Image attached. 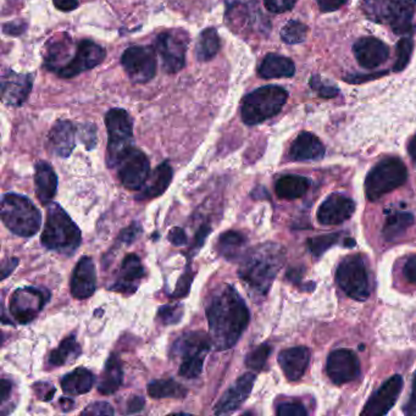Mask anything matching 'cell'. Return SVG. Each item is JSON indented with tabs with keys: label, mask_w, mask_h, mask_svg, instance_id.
Returning <instances> with one entry per match:
<instances>
[{
	"label": "cell",
	"mask_w": 416,
	"mask_h": 416,
	"mask_svg": "<svg viewBox=\"0 0 416 416\" xmlns=\"http://www.w3.org/2000/svg\"><path fill=\"white\" fill-rule=\"evenodd\" d=\"M209 336L216 351L237 344L249 323V310L239 293L230 285L218 288L207 309Z\"/></svg>",
	"instance_id": "obj_1"
},
{
	"label": "cell",
	"mask_w": 416,
	"mask_h": 416,
	"mask_svg": "<svg viewBox=\"0 0 416 416\" xmlns=\"http://www.w3.org/2000/svg\"><path fill=\"white\" fill-rule=\"evenodd\" d=\"M286 253L280 244L265 243L243 258L238 276L255 297H265L285 264Z\"/></svg>",
	"instance_id": "obj_2"
},
{
	"label": "cell",
	"mask_w": 416,
	"mask_h": 416,
	"mask_svg": "<svg viewBox=\"0 0 416 416\" xmlns=\"http://www.w3.org/2000/svg\"><path fill=\"white\" fill-rule=\"evenodd\" d=\"M42 244L65 255H72L81 244L79 228L58 204H50L48 208Z\"/></svg>",
	"instance_id": "obj_3"
},
{
	"label": "cell",
	"mask_w": 416,
	"mask_h": 416,
	"mask_svg": "<svg viewBox=\"0 0 416 416\" xmlns=\"http://www.w3.org/2000/svg\"><path fill=\"white\" fill-rule=\"evenodd\" d=\"M369 20L387 25L397 35H406L413 29L416 0H360Z\"/></svg>",
	"instance_id": "obj_4"
},
{
	"label": "cell",
	"mask_w": 416,
	"mask_h": 416,
	"mask_svg": "<svg viewBox=\"0 0 416 416\" xmlns=\"http://www.w3.org/2000/svg\"><path fill=\"white\" fill-rule=\"evenodd\" d=\"M288 99L287 90L278 86H264L243 98L241 116L249 126L271 119L282 110Z\"/></svg>",
	"instance_id": "obj_5"
},
{
	"label": "cell",
	"mask_w": 416,
	"mask_h": 416,
	"mask_svg": "<svg viewBox=\"0 0 416 416\" xmlns=\"http://www.w3.org/2000/svg\"><path fill=\"white\" fill-rule=\"evenodd\" d=\"M1 220L14 234L29 238L38 232L42 215L30 199L20 194L6 193L1 199Z\"/></svg>",
	"instance_id": "obj_6"
},
{
	"label": "cell",
	"mask_w": 416,
	"mask_h": 416,
	"mask_svg": "<svg viewBox=\"0 0 416 416\" xmlns=\"http://www.w3.org/2000/svg\"><path fill=\"white\" fill-rule=\"evenodd\" d=\"M213 347L211 338L204 332H189L175 342L173 354L181 358L179 374L184 378H197L203 370L204 360Z\"/></svg>",
	"instance_id": "obj_7"
},
{
	"label": "cell",
	"mask_w": 416,
	"mask_h": 416,
	"mask_svg": "<svg viewBox=\"0 0 416 416\" xmlns=\"http://www.w3.org/2000/svg\"><path fill=\"white\" fill-rule=\"evenodd\" d=\"M408 179L406 165L398 158H387L372 168L365 179V194L369 200H377L401 187Z\"/></svg>",
	"instance_id": "obj_8"
},
{
	"label": "cell",
	"mask_w": 416,
	"mask_h": 416,
	"mask_svg": "<svg viewBox=\"0 0 416 416\" xmlns=\"http://www.w3.org/2000/svg\"><path fill=\"white\" fill-rule=\"evenodd\" d=\"M105 126L109 134L106 163L114 168L120 158L134 147V121L126 110L114 108L105 115Z\"/></svg>",
	"instance_id": "obj_9"
},
{
	"label": "cell",
	"mask_w": 416,
	"mask_h": 416,
	"mask_svg": "<svg viewBox=\"0 0 416 416\" xmlns=\"http://www.w3.org/2000/svg\"><path fill=\"white\" fill-rule=\"evenodd\" d=\"M336 281L348 297L364 302L370 297L367 265L362 257H347L338 265Z\"/></svg>",
	"instance_id": "obj_10"
},
{
	"label": "cell",
	"mask_w": 416,
	"mask_h": 416,
	"mask_svg": "<svg viewBox=\"0 0 416 416\" xmlns=\"http://www.w3.org/2000/svg\"><path fill=\"white\" fill-rule=\"evenodd\" d=\"M189 37L184 31H165L155 40V50L161 58L163 69L168 74H176L186 65Z\"/></svg>",
	"instance_id": "obj_11"
},
{
	"label": "cell",
	"mask_w": 416,
	"mask_h": 416,
	"mask_svg": "<svg viewBox=\"0 0 416 416\" xmlns=\"http://www.w3.org/2000/svg\"><path fill=\"white\" fill-rule=\"evenodd\" d=\"M121 64L134 83H147L157 74V53L153 47L134 45L125 50Z\"/></svg>",
	"instance_id": "obj_12"
},
{
	"label": "cell",
	"mask_w": 416,
	"mask_h": 416,
	"mask_svg": "<svg viewBox=\"0 0 416 416\" xmlns=\"http://www.w3.org/2000/svg\"><path fill=\"white\" fill-rule=\"evenodd\" d=\"M121 184L131 191H139L148 179L150 165L147 155L131 147L116 163Z\"/></svg>",
	"instance_id": "obj_13"
},
{
	"label": "cell",
	"mask_w": 416,
	"mask_h": 416,
	"mask_svg": "<svg viewBox=\"0 0 416 416\" xmlns=\"http://www.w3.org/2000/svg\"><path fill=\"white\" fill-rule=\"evenodd\" d=\"M49 298L50 293L45 289L19 288L11 296L9 304L11 315L20 323H29L37 317Z\"/></svg>",
	"instance_id": "obj_14"
},
{
	"label": "cell",
	"mask_w": 416,
	"mask_h": 416,
	"mask_svg": "<svg viewBox=\"0 0 416 416\" xmlns=\"http://www.w3.org/2000/svg\"><path fill=\"white\" fill-rule=\"evenodd\" d=\"M105 55L106 53L102 45H97L93 40H81L74 58L58 71V74L61 79H72L103 63Z\"/></svg>",
	"instance_id": "obj_15"
},
{
	"label": "cell",
	"mask_w": 416,
	"mask_h": 416,
	"mask_svg": "<svg viewBox=\"0 0 416 416\" xmlns=\"http://www.w3.org/2000/svg\"><path fill=\"white\" fill-rule=\"evenodd\" d=\"M326 371L331 381L341 386L360 376V362L352 351L337 349L327 358Z\"/></svg>",
	"instance_id": "obj_16"
},
{
	"label": "cell",
	"mask_w": 416,
	"mask_h": 416,
	"mask_svg": "<svg viewBox=\"0 0 416 416\" xmlns=\"http://www.w3.org/2000/svg\"><path fill=\"white\" fill-rule=\"evenodd\" d=\"M403 388V378L401 375H394L388 378L370 399L367 401L362 411V415L382 416L390 413L396 404Z\"/></svg>",
	"instance_id": "obj_17"
},
{
	"label": "cell",
	"mask_w": 416,
	"mask_h": 416,
	"mask_svg": "<svg viewBox=\"0 0 416 416\" xmlns=\"http://www.w3.org/2000/svg\"><path fill=\"white\" fill-rule=\"evenodd\" d=\"M355 211L354 200L341 193L328 195L317 210V220L321 225L335 226L347 221Z\"/></svg>",
	"instance_id": "obj_18"
},
{
	"label": "cell",
	"mask_w": 416,
	"mask_h": 416,
	"mask_svg": "<svg viewBox=\"0 0 416 416\" xmlns=\"http://www.w3.org/2000/svg\"><path fill=\"white\" fill-rule=\"evenodd\" d=\"M255 378L257 376L252 372H248L239 377L237 381L234 382L232 386L223 393L220 401L215 404L214 413L216 415H223V414H230V413L239 409L243 403L247 401L248 397L250 396L254 383H255Z\"/></svg>",
	"instance_id": "obj_19"
},
{
	"label": "cell",
	"mask_w": 416,
	"mask_h": 416,
	"mask_svg": "<svg viewBox=\"0 0 416 416\" xmlns=\"http://www.w3.org/2000/svg\"><path fill=\"white\" fill-rule=\"evenodd\" d=\"M355 59L364 69H376L390 58V49L382 40L375 37H364L353 45Z\"/></svg>",
	"instance_id": "obj_20"
},
{
	"label": "cell",
	"mask_w": 416,
	"mask_h": 416,
	"mask_svg": "<svg viewBox=\"0 0 416 416\" xmlns=\"http://www.w3.org/2000/svg\"><path fill=\"white\" fill-rule=\"evenodd\" d=\"M97 288V273L93 260L90 257H82L74 266L70 289L76 299H87L92 297Z\"/></svg>",
	"instance_id": "obj_21"
},
{
	"label": "cell",
	"mask_w": 416,
	"mask_h": 416,
	"mask_svg": "<svg viewBox=\"0 0 416 416\" xmlns=\"http://www.w3.org/2000/svg\"><path fill=\"white\" fill-rule=\"evenodd\" d=\"M32 88L31 74H15L9 71L1 81L3 102L9 106H20L25 103Z\"/></svg>",
	"instance_id": "obj_22"
},
{
	"label": "cell",
	"mask_w": 416,
	"mask_h": 416,
	"mask_svg": "<svg viewBox=\"0 0 416 416\" xmlns=\"http://www.w3.org/2000/svg\"><path fill=\"white\" fill-rule=\"evenodd\" d=\"M312 353L304 346L288 348L278 354V364L289 381H298L307 371Z\"/></svg>",
	"instance_id": "obj_23"
},
{
	"label": "cell",
	"mask_w": 416,
	"mask_h": 416,
	"mask_svg": "<svg viewBox=\"0 0 416 416\" xmlns=\"http://www.w3.org/2000/svg\"><path fill=\"white\" fill-rule=\"evenodd\" d=\"M145 276V270L141 263V259L136 254H129L125 257L119 278L111 287V291L132 294L137 291L139 282Z\"/></svg>",
	"instance_id": "obj_24"
},
{
	"label": "cell",
	"mask_w": 416,
	"mask_h": 416,
	"mask_svg": "<svg viewBox=\"0 0 416 416\" xmlns=\"http://www.w3.org/2000/svg\"><path fill=\"white\" fill-rule=\"evenodd\" d=\"M76 145V129L74 125L66 120L55 122L48 134V149L51 153L67 158L72 153Z\"/></svg>",
	"instance_id": "obj_25"
},
{
	"label": "cell",
	"mask_w": 416,
	"mask_h": 416,
	"mask_svg": "<svg viewBox=\"0 0 416 416\" xmlns=\"http://www.w3.org/2000/svg\"><path fill=\"white\" fill-rule=\"evenodd\" d=\"M323 144L315 134L310 132L299 134L289 149V158L294 161H317L323 158Z\"/></svg>",
	"instance_id": "obj_26"
},
{
	"label": "cell",
	"mask_w": 416,
	"mask_h": 416,
	"mask_svg": "<svg viewBox=\"0 0 416 416\" xmlns=\"http://www.w3.org/2000/svg\"><path fill=\"white\" fill-rule=\"evenodd\" d=\"M173 168L169 163H160L157 169L154 170L153 174L149 176L145 181L143 187L139 189L138 195H136L137 200H149V199L157 198L159 195L169 189L170 184L173 181Z\"/></svg>",
	"instance_id": "obj_27"
},
{
	"label": "cell",
	"mask_w": 416,
	"mask_h": 416,
	"mask_svg": "<svg viewBox=\"0 0 416 416\" xmlns=\"http://www.w3.org/2000/svg\"><path fill=\"white\" fill-rule=\"evenodd\" d=\"M35 186L40 203L48 204L53 200L58 189V177L49 163L40 161L35 165Z\"/></svg>",
	"instance_id": "obj_28"
},
{
	"label": "cell",
	"mask_w": 416,
	"mask_h": 416,
	"mask_svg": "<svg viewBox=\"0 0 416 416\" xmlns=\"http://www.w3.org/2000/svg\"><path fill=\"white\" fill-rule=\"evenodd\" d=\"M259 76L263 79L292 77L296 74V65L292 60L278 54H269L259 66Z\"/></svg>",
	"instance_id": "obj_29"
},
{
	"label": "cell",
	"mask_w": 416,
	"mask_h": 416,
	"mask_svg": "<svg viewBox=\"0 0 416 416\" xmlns=\"http://www.w3.org/2000/svg\"><path fill=\"white\" fill-rule=\"evenodd\" d=\"M124 380V370L120 358L116 354H111L105 364L104 371L102 374L98 391L104 396L113 394L119 390Z\"/></svg>",
	"instance_id": "obj_30"
},
{
	"label": "cell",
	"mask_w": 416,
	"mask_h": 416,
	"mask_svg": "<svg viewBox=\"0 0 416 416\" xmlns=\"http://www.w3.org/2000/svg\"><path fill=\"white\" fill-rule=\"evenodd\" d=\"M95 385L93 374L85 367H79L66 374L61 380V388L69 396H81L92 390Z\"/></svg>",
	"instance_id": "obj_31"
},
{
	"label": "cell",
	"mask_w": 416,
	"mask_h": 416,
	"mask_svg": "<svg viewBox=\"0 0 416 416\" xmlns=\"http://www.w3.org/2000/svg\"><path fill=\"white\" fill-rule=\"evenodd\" d=\"M310 187V179L298 175H286L278 179L275 191L278 198L293 200L303 197Z\"/></svg>",
	"instance_id": "obj_32"
},
{
	"label": "cell",
	"mask_w": 416,
	"mask_h": 416,
	"mask_svg": "<svg viewBox=\"0 0 416 416\" xmlns=\"http://www.w3.org/2000/svg\"><path fill=\"white\" fill-rule=\"evenodd\" d=\"M247 239L242 233L237 231H227L223 233L218 242V252L227 260H236L243 253Z\"/></svg>",
	"instance_id": "obj_33"
},
{
	"label": "cell",
	"mask_w": 416,
	"mask_h": 416,
	"mask_svg": "<svg viewBox=\"0 0 416 416\" xmlns=\"http://www.w3.org/2000/svg\"><path fill=\"white\" fill-rule=\"evenodd\" d=\"M413 223H414V216L411 214L404 213V211L391 214L385 221L382 228V236L388 242L396 241L397 238L401 237L406 233V230L410 227Z\"/></svg>",
	"instance_id": "obj_34"
},
{
	"label": "cell",
	"mask_w": 416,
	"mask_h": 416,
	"mask_svg": "<svg viewBox=\"0 0 416 416\" xmlns=\"http://www.w3.org/2000/svg\"><path fill=\"white\" fill-rule=\"evenodd\" d=\"M81 355V347L74 336H69L60 343L59 347L49 354V364L51 367H63L74 362Z\"/></svg>",
	"instance_id": "obj_35"
},
{
	"label": "cell",
	"mask_w": 416,
	"mask_h": 416,
	"mask_svg": "<svg viewBox=\"0 0 416 416\" xmlns=\"http://www.w3.org/2000/svg\"><path fill=\"white\" fill-rule=\"evenodd\" d=\"M220 37L215 29H207L199 35L195 45V56L199 61H210L220 50Z\"/></svg>",
	"instance_id": "obj_36"
},
{
	"label": "cell",
	"mask_w": 416,
	"mask_h": 416,
	"mask_svg": "<svg viewBox=\"0 0 416 416\" xmlns=\"http://www.w3.org/2000/svg\"><path fill=\"white\" fill-rule=\"evenodd\" d=\"M149 396L152 398H184L187 396V390L179 382L173 378L169 380H157L150 382L148 386Z\"/></svg>",
	"instance_id": "obj_37"
},
{
	"label": "cell",
	"mask_w": 416,
	"mask_h": 416,
	"mask_svg": "<svg viewBox=\"0 0 416 416\" xmlns=\"http://www.w3.org/2000/svg\"><path fill=\"white\" fill-rule=\"evenodd\" d=\"M70 40H54L50 43L49 48L47 50L45 63L51 71L59 70V61H63L70 55Z\"/></svg>",
	"instance_id": "obj_38"
},
{
	"label": "cell",
	"mask_w": 416,
	"mask_h": 416,
	"mask_svg": "<svg viewBox=\"0 0 416 416\" xmlns=\"http://www.w3.org/2000/svg\"><path fill=\"white\" fill-rule=\"evenodd\" d=\"M307 35V26L299 21H288L281 30V38L287 45H298L305 40Z\"/></svg>",
	"instance_id": "obj_39"
},
{
	"label": "cell",
	"mask_w": 416,
	"mask_h": 416,
	"mask_svg": "<svg viewBox=\"0 0 416 416\" xmlns=\"http://www.w3.org/2000/svg\"><path fill=\"white\" fill-rule=\"evenodd\" d=\"M341 233H328L317 237L309 238L307 246L312 255L320 257L326 252L327 249L333 247L339 241Z\"/></svg>",
	"instance_id": "obj_40"
},
{
	"label": "cell",
	"mask_w": 416,
	"mask_h": 416,
	"mask_svg": "<svg viewBox=\"0 0 416 416\" xmlns=\"http://www.w3.org/2000/svg\"><path fill=\"white\" fill-rule=\"evenodd\" d=\"M271 351H273V348L268 343L260 344L259 347L255 348L248 354L246 358V365L252 370L260 371L268 362Z\"/></svg>",
	"instance_id": "obj_41"
},
{
	"label": "cell",
	"mask_w": 416,
	"mask_h": 416,
	"mask_svg": "<svg viewBox=\"0 0 416 416\" xmlns=\"http://www.w3.org/2000/svg\"><path fill=\"white\" fill-rule=\"evenodd\" d=\"M413 40L410 38H401L398 45H397V61L393 70L394 71H401L406 67L409 60H410L411 53H413Z\"/></svg>",
	"instance_id": "obj_42"
},
{
	"label": "cell",
	"mask_w": 416,
	"mask_h": 416,
	"mask_svg": "<svg viewBox=\"0 0 416 416\" xmlns=\"http://www.w3.org/2000/svg\"><path fill=\"white\" fill-rule=\"evenodd\" d=\"M184 317V307L181 304L176 305H163L158 312V319L163 325H175L181 321Z\"/></svg>",
	"instance_id": "obj_43"
},
{
	"label": "cell",
	"mask_w": 416,
	"mask_h": 416,
	"mask_svg": "<svg viewBox=\"0 0 416 416\" xmlns=\"http://www.w3.org/2000/svg\"><path fill=\"white\" fill-rule=\"evenodd\" d=\"M276 414L280 416H307V410L301 403L286 401L278 406Z\"/></svg>",
	"instance_id": "obj_44"
},
{
	"label": "cell",
	"mask_w": 416,
	"mask_h": 416,
	"mask_svg": "<svg viewBox=\"0 0 416 416\" xmlns=\"http://www.w3.org/2000/svg\"><path fill=\"white\" fill-rule=\"evenodd\" d=\"M193 276L194 273L189 266L187 270L184 271V275L179 278V282L176 285V289H175V293L173 294V297H186L189 293V288H191V285H192V281H193Z\"/></svg>",
	"instance_id": "obj_45"
},
{
	"label": "cell",
	"mask_w": 416,
	"mask_h": 416,
	"mask_svg": "<svg viewBox=\"0 0 416 416\" xmlns=\"http://www.w3.org/2000/svg\"><path fill=\"white\" fill-rule=\"evenodd\" d=\"M298 0H264L265 8L273 14H282L292 10L297 4Z\"/></svg>",
	"instance_id": "obj_46"
},
{
	"label": "cell",
	"mask_w": 416,
	"mask_h": 416,
	"mask_svg": "<svg viewBox=\"0 0 416 416\" xmlns=\"http://www.w3.org/2000/svg\"><path fill=\"white\" fill-rule=\"evenodd\" d=\"M310 86L323 98H333L338 93V88L328 85V83H323L321 79L317 77V76L312 77V81H310Z\"/></svg>",
	"instance_id": "obj_47"
},
{
	"label": "cell",
	"mask_w": 416,
	"mask_h": 416,
	"mask_svg": "<svg viewBox=\"0 0 416 416\" xmlns=\"http://www.w3.org/2000/svg\"><path fill=\"white\" fill-rule=\"evenodd\" d=\"M114 409L106 401H95L82 411V415H113Z\"/></svg>",
	"instance_id": "obj_48"
},
{
	"label": "cell",
	"mask_w": 416,
	"mask_h": 416,
	"mask_svg": "<svg viewBox=\"0 0 416 416\" xmlns=\"http://www.w3.org/2000/svg\"><path fill=\"white\" fill-rule=\"evenodd\" d=\"M33 391H35V396L38 397L40 401H48L53 399L55 388L53 385L40 382V383H35V386H33Z\"/></svg>",
	"instance_id": "obj_49"
},
{
	"label": "cell",
	"mask_w": 416,
	"mask_h": 416,
	"mask_svg": "<svg viewBox=\"0 0 416 416\" xmlns=\"http://www.w3.org/2000/svg\"><path fill=\"white\" fill-rule=\"evenodd\" d=\"M210 232H211V227H210L209 225H207V223L200 226V228L198 230V232H197L195 237H194L193 246L191 247L192 254L198 253L199 249L203 247L204 243H205V239L208 238Z\"/></svg>",
	"instance_id": "obj_50"
},
{
	"label": "cell",
	"mask_w": 416,
	"mask_h": 416,
	"mask_svg": "<svg viewBox=\"0 0 416 416\" xmlns=\"http://www.w3.org/2000/svg\"><path fill=\"white\" fill-rule=\"evenodd\" d=\"M141 231H142V228H141V226H139V223H132L129 227L125 228L124 231L121 232L119 239L121 241V242L131 244V243L137 239Z\"/></svg>",
	"instance_id": "obj_51"
},
{
	"label": "cell",
	"mask_w": 416,
	"mask_h": 416,
	"mask_svg": "<svg viewBox=\"0 0 416 416\" xmlns=\"http://www.w3.org/2000/svg\"><path fill=\"white\" fill-rule=\"evenodd\" d=\"M348 0H317V6L320 10L323 13H332V11L341 9Z\"/></svg>",
	"instance_id": "obj_52"
},
{
	"label": "cell",
	"mask_w": 416,
	"mask_h": 416,
	"mask_svg": "<svg viewBox=\"0 0 416 416\" xmlns=\"http://www.w3.org/2000/svg\"><path fill=\"white\" fill-rule=\"evenodd\" d=\"M403 273L409 282L416 285V254L406 260Z\"/></svg>",
	"instance_id": "obj_53"
},
{
	"label": "cell",
	"mask_w": 416,
	"mask_h": 416,
	"mask_svg": "<svg viewBox=\"0 0 416 416\" xmlns=\"http://www.w3.org/2000/svg\"><path fill=\"white\" fill-rule=\"evenodd\" d=\"M404 413L408 416H416V372L414 374V380H413L410 398L404 406Z\"/></svg>",
	"instance_id": "obj_54"
},
{
	"label": "cell",
	"mask_w": 416,
	"mask_h": 416,
	"mask_svg": "<svg viewBox=\"0 0 416 416\" xmlns=\"http://www.w3.org/2000/svg\"><path fill=\"white\" fill-rule=\"evenodd\" d=\"M169 241L173 243L174 246L181 247L187 243V236L184 233V230L181 227H174L169 233Z\"/></svg>",
	"instance_id": "obj_55"
},
{
	"label": "cell",
	"mask_w": 416,
	"mask_h": 416,
	"mask_svg": "<svg viewBox=\"0 0 416 416\" xmlns=\"http://www.w3.org/2000/svg\"><path fill=\"white\" fill-rule=\"evenodd\" d=\"M144 404H145V401H144L143 397H131L129 401H127V414H136V413L143 410Z\"/></svg>",
	"instance_id": "obj_56"
},
{
	"label": "cell",
	"mask_w": 416,
	"mask_h": 416,
	"mask_svg": "<svg viewBox=\"0 0 416 416\" xmlns=\"http://www.w3.org/2000/svg\"><path fill=\"white\" fill-rule=\"evenodd\" d=\"M17 265H19V259H6V262L3 263V266H1V271H3V273H1V280H6L15 270Z\"/></svg>",
	"instance_id": "obj_57"
},
{
	"label": "cell",
	"mask_w": 416,
	"mask_h": 416,
	"mask_svg": "<svg viewBox=\"0 0 416 416\" xmlns=\"http://www.w3.org/2000/svg\"><path fill=\"white\" fill-rule=\"evenodd\" d=\"M56 9L61 11H72L79 6V0H53Z\"/></svg>",
	"instance_id": "obj_58"
},
{
	"label": "cell",
	"mask_w": 416,
	"mask_h": 416,
	"mask_svg": "<svg viewBox=\"0 0 416 416\" xmlns=\"http://www.w3.org/2000/svg\"><path fill=\"white\" fill-rule=\"evenodd\" d=\"M11 393V383L10 381H8L6 378L1 380V392H0V397H1V401H8Z\"/></svg>",
	"instance_id": "obj_59"
},
{
	"label": "cell",
	"mask_w": 416,
	"mask_h": 416,
	"mask_svg": "<svg viewBox=\"0 0 416 416\" xmlns=\"http://www.w3.org/2000/svg\"><path fill=\"white\" fill-rule=\"evenodd\" d=\"M408 153L410 155L411 160L414 161V163H416V134L408 144Z\"/></svg>",
	"instance_id": "obj_60"
}]
</instances>
